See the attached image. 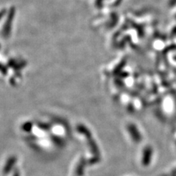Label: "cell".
Instances as JSON below:
<instances>
[{"label": "cell", "instance_id": "6da1fadb", "mask_svg": "<svg viewBox=\"0 0 176 176\" xmlns=\"http://www.w3.org/2000/svg\"><path fill=\"white\" fill-rule=\"evenodd\" d=\"M152 155H153V148L149 145L145 147L144 150H143L142 160L143 165L146 167V166L150 165V162H151Z\"/></svg>", "mask_w": 176, "mask_h": 176}, {"label": "cell", "instance_id": "7a4b0ae2", "mask_svg": "<svg viewBox=\"0 0 176 176\" xmlns=\"http://www.w3.org/2000/svg\"><path fill=\"white\" fill-rule=\"evenodd\" d=\"M128 129H129V131L130 132V134H131V137L134 139L135 142H139L142 140V135L140 134L139 130L137 129L136 126L133 124H131L128 127Z\"/></svg>", "mask_w": 176, "mask_h": 176}, {"label": "cell", "instance_id": "3957f363", "mask_svg": "<svg viewBox=\"0 0 176 176\" xmlns=\"http://www.w3.org/2000/svg\"><path fill=\"white\" fill-rule=\"evenodd\" d=\"M175 174H176V169H175Z\"/></svg>", "mask_w": 176, "mask_h": 176}]
</instances>
